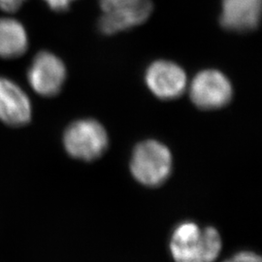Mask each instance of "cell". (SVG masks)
Segmentation results:
<instances>
[{"label": "cell", "instance_id": "cell-1", "mask_svg": "<svg viewBox=\"0 0 262 262\" xmlns=\"http://www.w3.org/2000/svg\"><path fill=\"white\" fill-rule=\"evenodd\" d=\"M170 250L176 262H214L222 250V239L214 227L200 229L184 223L175 229Z\"/></svg>", "mask_w": 262, "mask_h": 262}, {"label": "cell", "instance_id": "cell-10", "mask_svg": "<svg viewBox=\"0 0 262 262\" xmlns=\"http://www.w3.org/2000/svg\"><path fill=\"white\" fill-rule=\"evenodd\" d=\"M28 48V33L19 20L0 19V58H17L23 56Z\"/></svg>", "mask_w": 262, "mask_h": 262}, {"label": "cell", "instance_id": "cell-7", "mask_svg": "<svg viewBox=\"0 0 262 262\" xmlns=\"http://www.w3.org/2000/svg\"><path fill=\"white\" fill-rule=\"evenodd\" d=\"M32 117L28 94L16 82L0 76V122L13 127L27 125Z\"/></svg>", "mask_w": 262, "mask_h": 262}, {"label": "cell", "instance_id": "cell-4", "mask_svg": "<svg viewBox=\"0 0 262 262\" xmlns=\"http://www.w3.org/2000/svg\"><path fill=\"white\" fill-rule=\"evenodd\" d=\"M102 16L98 28L104 34L139 26L146 21L152 11L150 0H100Z\"/></svg>", "mask_w": 262, "mask_h": 262}, {"label": "cell", "instance_id": "cell-5", "mask_svg": "<svg viewBox=\"0 0 262 262\" xmlns=\"http://www.w3.org/2000/svg\"><path fill=\"white\" fill-rule=\"evenodd\" d=\"M66 78L64 63L56 55L42 51L32 59L28 68V83L42 96H54L62 88Z\"/></svg>", "mask_w": 262, "mask_h": 262}, {"label": "cell", "instance_id": "cell-12", "mask_svg": "<svg viewBox=\"0 0 262 262\" xmlns=\"http://www.w3.org/2000/svg\"><path fill=\"white\" fill-rule=\"evenodd\" d=\"M49 7L56 12H64L69 9L70 4L75 0H44Z\"/></svg>", "mask_w": 262, "mask_h": 262}, {"label": "cell", "instance_id": "cell-2", "mask_svg": "<svg viewBox=\"0 0 262 262\" xmlns=\"http://www.w3.org/2000/svg\"><path fill=\"white\" fill-rule=\"evenodd\" d=\"M172 156L166 146L158 141L142 142L134 149L130 169L135 179L145 186L157 187L168 178Z\"/></svg>", "mask_w": 262, "mask_h": 262}, {"label": "cell", "instance_id": "cell-3", "mask_svg": "<svg viewBox=\"0 0 262 262\" xmlns=\"http://www.w3.org/2000/svg\"><path fill=\"white\" fill-rule=\"evenodd\" d=\"M63 144L71 157L91 161L99 158L107 149L108 135L99 122L80 120L66 128Z\"/></svg>", "mask_w": 262, "mask_h": 262}, {"label": "cell", "instance_id": "cell-6", "mask_svg": "<svg viewBox=\"0 0 262 262\" xmlns=\"http://www.w3.org/2000/svg\"><path fill=\"white\" fill-rule=\"evenodd\" d=\"M232 97V85L223 73L205 70L198 73L190 85V98L201 109L221 108Z\"/></svg>", "mask_w": 262, "mask_h": 262}, {"label": "cell", "instance_id": "cell-13", "mask_svg": "<svg viewBox=\"0 0 262 262\" xmlns=\"http://www.w3.org/2000/svg\"><path fill=\"white\" fill-rule=\"evenodd\" d=\"M25 0H0V9L5 12H16Z\"/></svg>", "mask_w": 262, "mask_h": 262}, {"label": "cell", "instance_id": "cell-9", "mask_svg": "<svg viewBox=\"0 0 262 262\" xmlns=\"http://www.w3.org/2000/svg\"><path fill=\"white\" fill-rule=\"evenodd\" d=\"M261 0H223L221 25L229 30L248 31L257 28Z\"/></svg>", "mask_w": 262, "mask_h": 262}, {"label": "cell", "instance_id": "cell-8", "mask_svg": "<svg viewBox=\"0 0 262 262\" xmlns=\"http://www.w3.org/2000/svg\"><path fill=\"white\" fill-rule=\"evenodd\" d=\"M146 83L157 96L171 99L184 93L187 76L178 64L167 60H159L148 68Z\"/></svg>", "mask_w": 262, "mask_h": 262}, {"label": "cell", "instance_id": "cell-11", "mask_svg": "<svg viewBox=\"0 0 262 262\" xmlns=\"http://www.w3.org/2000/svg\"><path fill=\"white\" fill-rule=\"evenodd\" d=\"M225 262H261V258L252 252H242L237 253L232 258H229Z\"/></svg>", "mask_w": 262, "mask_h": 262}]
</instances>
